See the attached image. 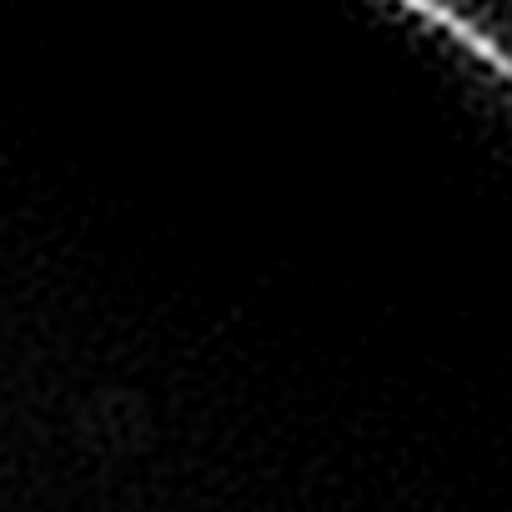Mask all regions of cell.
<instances>
[{
    "label": "cell",
    "instance_id": "1",
    "mask_svg": "<svg viewBox=\"0 0 512 512\" xmlns=\"http://www.w3.org/2000/svg\"><path fill=\"white\" fill-rule=\"evenodd\" d=\"M387 6L442 31L502 86H512V0H387Z\"/></svg>",
    "mask_w": 512,
    "mask_h": 512
}]
</instances>
